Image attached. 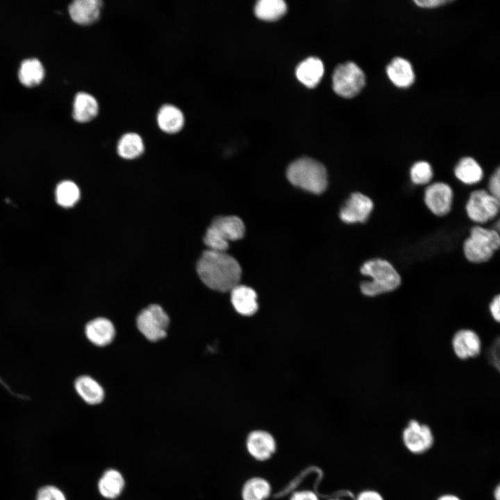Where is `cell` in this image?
<instances>
[{
  "label": "cell",
  "mask_w": 500,
  "mask_h": 500,
  "mask_svg": "<svg viewBox=\"0 0 500 500\" xmlns=\"http://www.w3.org/2000/svg\"><path fill=\"white\" fill-rule=\"evenodd\" d=\"M287 10L283 0H260L255 6V13L260 19L274 20L281 17Z\"/></svg>",
  "instance_id": "27"
},
{
  "label": "cell",
  "mask_w": 500,
  "mask_h": 500,
  "mask_svg": "<svg viewBox=\"0 0 500 500\" xmlns=\"http://www.w3.org/2000/svg\"><path fill=\"white\" fill-rule=\"evenodd\" d=\"M356 500H384L383 497L376 491L365 490L360 492Z\"/></svg>",
  "instance_id": "36"
},
{
  "label": "cell",
  "mask_w": 500,
  "mask_h": 500,
  "mask_svg": "<svg viewBox=\"0 0 500 500\" xmlns=\"http://www.w3.org/2000/svg\"><path fill=\"white\" fill-rule=\"evenodd\" d=\"M402 439L406 447L415 454L428 451L434 441L430 427L415 419H411L403 429Z\"/></svg>",
  "instance_id": "8"
},
{
  "label": "cell",
  "mask_w": 500,
  "mask_h": 500,
  "mask_svg": "<svg viewBox=\"0 0 500 500\" xmlns=\"http://www.w3.org/2000/svg\"><path fill=\"white\" fill-rule=\"evenodd\" d=\"M99 104L92 95L81 92L76 94L73 105V117L78 122H88L98 114Z\"/></svg>",
  "instance_id": "19"
},
{
  "label": "cell",
  "mask_w": 500,
  "mask_h": 500,
  "mask_svg": "<svg viewBox=\"0 0 500 500\" xmlns=\"http://www.w3.org/2000/svg\"><path fill=\"white\" fill-rule=\"evenodd\" d=\"M328 500H342L338 497H333V499H329Z\"/></svg>",
  "instance_id": "40"
},
{
  "label": "cell",
  "mask_w": 500,
  "mask_h": 500,
  "mask_svg": "<svg viewBox=\"0 0 500 500\" xmlns=\"http://www.w3.org/2000/svg\"><path fill=\"white\" fill-rule=\"evenodd\" d=\"M390 81L397 87L407 88L411 85L415 74L410 62L403 58L396 57L386 68Z\"/></svg>",
  "instance_id": "17"
},
{
  "label": "cell",
  "mask_w": 500,
  "mask_h": 500,
  "mask_svg": "<svg viewBox=\"0 0 500 500\" xmlns=\"http://www.w3.org/2000/svg\"><path fill=\"white\" fill-rule=\"evenodd\" d=\"M35 500H67L63 490L56 485L47 484L39 488Z\"/></svg>",
  "instance_id": "30"
},
{
  "label": "cell",
  "mask_w": 500,
  "mask_h": 500,
  "mask_svg": "<svg viewBox=\"0 0 500 500\" xmlns=\"http://www.w3.org/2000/svg\"><path fill=\"white\" fill-rule=\"evenodd\" d=\"M453 196L450 185L443 182H435L426 188L424 203L435 215L444 216L451 210Z\"/></svg>",
  "instance_id": "10"
},
{
  "label": "cell",
  "mask_w": 500,
  "mask_h": 500,
  "mask_svg": "<svg viewBox=\"0 0 500 500\" xmlns=\"http://www.w3.org/2000/svg\"><path fill=\"white\" fill-rule=\"evenodd\" d=\"M324 74V65L317 57H309L303 60L296 69L298 79L309 88L316 86Z\"/></svg>",
  "instance_id": "20"
},
{
  "label": "cell",
  "mask_w": 500,
  "mask_h": 500,
  "mask_svg": "<svg viewBox=\"0 0 500 500\" xmlns=\"http://www.w3.org/2000/svg\"><path fill=\"white\" fill-rule=\"evenodd\" d=\"M169 317L161 306H149L138 315L136 320L138 330L149 340L158 341L166 336Z\"/></svg>",
  "instance_id": "6"
},
{
  "label": "cell",
  "mask_w": 500,
  "mask_h": 500,
  "mask_svg": "<svg viewBox=\"0 0 500 500\" xmlns=\"http://www.w3.org/2000/svg\"><path fill=\"white\" fill-rule=\"evenodd\" d=\"M101 6L100 0H76L69 5V12L74 22L88 25L99 19Z\"/></svg>",
  "instance_id": "13"
},
{
  "label": "cell",
  "mask_w": 500,
  "mask_h": 500,
  "mask_svg": "<svg viewBox=\"0 0 500 500\" xmlns=\"http://www.w3.org/2000/svg\"><path fill=\"white\" fill-rule=\"evenodd\" d=\"M79 197V189L72 181H62L56 188V201L59 205L63 207L74 206L78 201Z\"/></svg>",
  "instance_id": "28"
},
{
  "label": "cell",
  "mask_w": 500,
  "mask_h": 500,
  "mask_svg": "<svg viewBox=\"0 0 500 500\" xmlns=\"http://www.w3.org/2000/svg\"><path fill=\"white\" fill-rule=\"evenodd\" d=\"M499 199L487 190L481 189L473 191L466 203V212L469 218L474 222L483 224L494 219L499 211Z\"/></svg>",
  "instance_id": "7"
},
{
  "label": "cell",
  "mask_w": 500,
  "mask_h": 500,
  "mask_svg": "<svg viewBox=\"0 0 500 500\" xmlns=\"http://www.w3.org/2000/svg\"><path fill=\"white\" fill-rule=\"evenodd\" d=\"M410 176L412 182L415 185L427 184L433 176L432 167L426 161H417L412 165Z\"/></svg>",
  "instance_id": "29"
},
{
  "label": "cell",
  "mask_w": 500,
  "mask_h": 500,
  "mask_svg": "<svg viewBox=\"0 0 500 500\" xmlns=\"http://www.w3.org/2000/svg\"><path fill=\"white\" fill-rule=\"evenodd\" d=\"M287 178L294 185L308 192L320 194L327 186V174L324 165L308 157L292 162L287 169Z\"/></svg>",
  "instance_id": "3"
},
{
  "label": "cell",
  "mask_w": 500,
  "mask_h": 500,
  "mask_svg": "<svg viewBox=\"0 0 500 500\" xmlns=\"http://www.w3.org/2000/svg\"><path fill=\"white\" fill-rule=\"evenodd\" d=\"M124 481L122 474L115 469L104 472L99 479L98 488L101 494L108 499L117 497L122 491Z\"/></svg>",
  "instance_id": "24"
},
{
  "label": "cell",
  "mask_w": 500,
  "mask_h": 500,
  "mask_svg": "<svg viewBox=\"0 0 500 500\" xmlns=\"http://www.w3.org/2000/svg\"><path fill=\"white\" fill-rule=\"evenodd\" d=\"M184 115L182 111L172 104H165L160 107L157 114V123L159 128L167 133H176L180 131L184 125Z\"/></svg>",
  "instance_id": "18"
},
{
  "label": "cell",
  "mask_w": 500,
  "mask_h": 500,
  "mask_svg": "<svg viewBox=\"0 0 500 500\" xmlns=\"http://www.w3.org/2000/svg\"><path fill=\"white\" fill-rule=\"evenodd\" d=\"M438 500H460L458 497L453 494H444L438 498Z\"/></svg>",
  "instance_id": "38"
},
{
  "label": "cell",
  "mask_w": 500,
  "mask_h": 500,
  "mask_svg": "<svg viewBox=\"0 0 500 500\" xmlns=\"http://www.w3.org/2000/svg\"><path fill=\"white\" fill-rule=\"evenodd\" d=\"M499 246L500 237L496 229L475 226L463 243V252L469 262L482 263L488 261Z\"/></svg>",
  "instance_id": "4"
},
{
  "label": "cell",
  "mask_w": 500,
  "mask_h": 500,
  "mask_svg": "<svg viewBox=\"0 0 500 500\" xmlns=\"http://www.w3.org/2000/svg\"><path fill=\"white\" fill-rule=\"evenodd\" d=\"M74 388L80 397L90 405L98 404L104 398L102 387L89 376L78 377L74 382Z\"/></svg>",
  "instance_id": "21"
},
{
  "label": "cell",
  "mask_w": 500,
  "mask_h": 500,
  "mask_svg": "<svg viewBox=\"0 0 500 500\" xmlns=\"http://www.w3.org/2000/svg\"><path fill=\"white\" fill-rule=\"evenodd\" d=\"M18 75L22 84L26 87H34L43 80L44 69L38 59H27L22 62Z\"/></svg>",
  "instance_id": "23"
},
{
  "label": "cell",
  "mask_w": 500,
  "mask_h": 500,
  "mask_svg": "<svg viewBox=\"0 0 500 500\" xmlns=\"http://www.w3.org/2000/svg\"><path fill=\"white\" fill-rule=\"evenodd\" d=\"M488 360L490 365L499 369V339L497 338L492 344L487 352Z\"/></svg>",
  "instance_id": "32"
},
{
  "label": "cell",
  "mask_w": 500,
  "mask_h": 500,
  "mask_svg": "<svg viewBox=\"0 0 500 500\" xmlns=\"http://www.w3.org/2000/svg\"><path fill=\"white\" fill-rule=\"evenodd\" d=\"M365 84L362 70L353 62L348 61L336 67L333 74V88L344 97L358 94Z\"/></svg>",
  "instance_id": "5"
},
{
  "label": "cell",
  "mask_w": 500,
  "mask_h": 500,
  "mask_svg": "<svg viewBox=\"0 0 500 500\" xmlns=\"http://www.w3.org/2000/svg\"><path fill=\"white\" fill-rule=\"evenodd\" d=\"M493 197L499 199L500 197V170L499 168L494 172L488 182V191Z\"/></svg>",
  "instance_id": "33"
},
{
  "label": "cell",
  "mask_w": 500,
  "mask_h": 500,
  "mask_svg": "<svg viewBox=\"0 0 500 500\" xmlns=\"http://www.w3.org/2000/svg\"><path fill=\"white\" fill-rule=\"evenodd\" d=\"M360 273L370 278L362 281L360 285L362 294L369 297L392 292L401 283V276L394 267L382 258H373L365 262L360 267Z\"/></svg>",
  "instance_id": "2"
},
{
  "label": "cell",
  "mask_w": 500,
  "mask_h": 500,
  "mask_svg": "<svg viewBox=\"0 0 500 500\" xmlns=\"http://www.w3.org/2000/svg\"><path fill=\"white\" fill-rule=\"evenodd\" d=\"M489 310L491 316L494 321L499 322L500 320V297L497 294L493 297L489 304Z\"/></svg>",
  "instance_id": "35"
},
{
  "label": "cell",
  "mask_w": 500,
  "mask_h": 500,
  "mask_svg": "<svg viewBox=\"0 0 500 500\" xmlns=\"http://www.w3.org/2000/svg\"><path fill=\"white\" fill-rule=\"evenodd\" d=\"M290 500H319L317 494L311 490H299L294 492Z\"/></svg>",
  "instance_id": "34"
},
{
  "label": "cell",
  "mask_w": 500,
  "mask_h": 500,
  "mask_svg": "<svg viewBox=\"0 0 500 500\" xmlns=\"http://www.w3.org/2000/svg\"><path fill=\"white\" fill-rule=\"evenodd\" d=\"M231 300L235 310L242 315H252L258 308L256 292L245 285L235 286L231 290Z\"/></svg>",
  "instance_id": "15"
},
{
  "label": "cell",
  "mask_w": 500,
  "mask_h": 500,
  "mask_svg": "<svg viewBox=\"0 0 500 500\" xmlns=\"http://www.w3.org/2000/svg\"><path fill=\"white\" fill-rule=\"evenodd\" d=\"M272 488L269 483L261 477L247 480L242 489V500H265L270 495Z\"/></svg>",
  "instance_id": "26"
},
{
  "label": "cell",
  "mask_w": 500,
  "mask_h": 500,
  "mask_svg": "<svg viewBox=\"0 0 500 500\" xmlns=\"http://www.w3.org/2000/svg\"><path fill=\"white\" fill-rule=\"evenodd\" d=\"M246 447L254 459L265 461L269 459L275 453L276 442L269 432L255 430L249 433L246 440Z\"/></svg>",
  "instance_id": "11"
},
{
  "label": "cell",
  "mask_w": 500,
  "mask_h": 500,
  "mask_svg": "<svg viewBox=\"0 0 500 500\" xmlns=\"http://www.w3.org/2000/svg\"><path fill=\"white\" fill-rule=\"evenodd\" d=\"M210 226L228 242L242 238L245 231L243 222L236 216L216 217Z\"/></svg>",
  "instance_id": "16"
},
{
  "label": "cell",
  "mask_w": 500,
  "mask_h": 500,
  "mask_svg": "<svg viewBox=\"0 0 500 500\" xmlns=\"http://www.w3.org/2000/svg\"><path fill=\"white\" fill-rule=\"evenodd\" d=\"M454 174L462 183L473 185L481 181L483 172L476 160L471 157H464L456 164Z\"/></svg>",
  "instance_id": "22"
},
{
  "label": "cell",
  "mask_w": 500,
  "mask_h": 500,
  "mask_svg": "<svg viewBox=\"0 0 500 500\" xmlns=\"http://www.w3.org/2000/svg\"><path fill=\"white\" fill-rule=\"evenodd\" d=\"M87 338L97 346H106L113 340L115 334L112 323L104 317H98L90 321L85 327Z\"/></svg>",
  "instance_id": "14"
},
{
  "label": "cell",
  "mask_w": 500,
  "mask_h": 500,
  "mask_svg": "<svg viewBox=\"0 0 500 500\" xmlns=\"http://www.w3.org/2000/svg\"><path fill=\"white\" fill-rule=\"evenodd\" d=\"M414 2L422 8H434L444 4L449 1L444 0H416Z\"/></svg>",
  "instance_id": "37"
},
{
  "label": "cell",
  "mask_w": 500,
  "mask_h": 500,
  "mask_svg": "<svg viewBox=\"0 0 500 500\" xmlns=\"http://www.w3.org/2000/svg\"><path fill=\"white\" fill-rule=\"evenodd\" d=\"M494 497L495 500H500V487L497 485L494 491Z\"/></svg>",
  "instance_id": "39"
},
{
  "label": "cell",
  "mask_w": 500,
  "mask_h": 500,
  "mask_svg": "<svg viewBox=\"0 0 500 500\" xmlns=\"http://www.w3.org/2000/svg\"><path fill=\"white\" fill-rule=\"evenodd\" d=\"M203 242L212 251H225L228 247V242L223 240L210 226L206 230Z\"/></svg>",
  "instance_id": "31"
},
{
  "label": "cell",
  "mask_w": 500,
  "mask_h": 500,
  "mask_svg": "<svg viewBox=\"0 0 500 500\" xmlns=\"http://www.w3.org/2000/svg\"><path fill=\"white\" fill-rule=\"evenodd\" d=\"M197 274L209 288L231 291L239 284L242 270L238 261L225 251H205L197 265Z\"/></svg>",
  "instance_id": "1"
},
{
  "label": "cell",
  "mask_w": 500,
  "mask_h": 500,
  "mask_svg": "<svg viewBox=\"0 0 500 500\" xmlns=\"http://www.w3.org/2000/svg\"><path fill=\"white\" fill-rule=\"evenodd\" d=\"M374 208L372 200L361 192H353L340 211V219L345 223H364Z\"/></svg>",
  "instance_id": "9"
},
{
  "label": "cell",
  "mask_w": 500,
  "mask_h": 500,
  "mask_svg": "<svg viewBox=\"0 0 500 500\" xmlns=\"http://www.w3.org/2000/svg\"><path fill=\"white\" fill-rule=\"evenodd\" d=\"M117 153L123 158L134 159L140 156L144 150L143 140L136 133L124 134L117 143Z\"/></svg>",
  "instance_id": "25"
},
{
  "label": "cell",
  "mask_w": 500,
  "mask_h": 500,
  "mask_svg": "<svg viewBox=\"0 0 500 500\" xmlns=\"http://www.w3.org/2000/svg\"><path fill=\"white\" fill-rule=\"evenodd\" d=\"M451 346L455 355L460 360L475 358L481 351V341L478 335L468 328L460 329L454 333Z\"/></svg>",
  "instance_id": "12"
}]
</instances>
